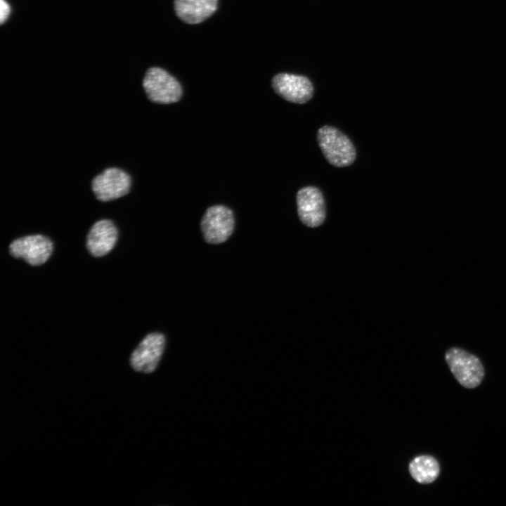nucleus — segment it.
Here are the masks:
<instances>
[{"mask_svg": "<svg viewBox=\"0 0 506 506\" xmlns=\"http://www.w3.org/2000/svg\"><path fill=\"white\" fill-rule=\"evenodd\" d=\"M317 141L326 160L336 167L351 165L356 150L350 138L337 128L324 125L317 131Z\"/></svg>", "mask_w": 506, "mask_h": 506, "instance_id": "nucleus-1", "label": "nucleus"}, {"mask_svg": "<svg viewBox=\"0 0 506 506\" xmlns=\"http://www.w3.org/2000/svg\"><path fill=\"white\" fill-rule=\"evenodd\" d=\"M446 362L455 379L467 389H474L482 382L484 368L475 355L458 347H452L445 353Z\"/></svg>", "mask_w": 506, "mask_h": 506, "instance_id": "nucleus-2", "label": "nucleus"}, {"mask_svg": "<svg viewBox=\"0 0 506 506\" xmlns=\"http://www.w3.org/2000/svg\"><path fill=\"white\" fill-rule=\"evenodd\" d=\"M131 182L130 174L125 170L109 167L93 177L90 186L97 200L107 202L129 195Z\"/></svg>", "mask_w": 506, "mask_h": 506, "instance_id": "nucleus-3", "label": "nucleus"}, {"mask_svg": "<svg viewBox=\"0 0 506 506\" xmlns=\"http://www.w3.org/2000/svg\"><path fill=\"white\" fill-rule=\"evenodd\" d=\"M143 87L148 98L158 104H170L180 100L183 91L177 79L166 70L153 67L143 79Z\"/></svg>", "mask_w": 506, "mask_h": 506, "instance_id": "nucleus-4", "label": "nucleus"}, {"mask_svg": "<svg viewBox=\"0 0 506 506\" xmlns=\"http://www.w3.org/2000/svg\"><path fill=\"white\" fill-rule=\"evenodd\" d=\"M200 226L203 238L207 243H222L226 241L233 232V213L224 205L212 206L206 210Z\"/></svg>", "mask_w": 506, "mask_h": 506, "instance_id": "nucleus-5", "label": "nucleus"}, {"mask_svg": "<svg viewBox=\"0 0 506 506\" xmlns=\"http://www.w3.org/2000/svg\"><path fill=\"white\" fill-rule=\"evenodd\" d=\"M297 213L300 221L310 228L320 226L326 217V206L320 190L313 186L299 189L296 195Z\"/></svg>", "mask_w": 506, "mask_h": 506, "instance_id": "nucleus-6", "label": "nucleus"}, {"mask_svg": "<svg viewBox=\"0 0 506 506\" xmlns=\"http://www.w3.org/2000/svg\"><path fill=\"white\" fill-rule=\"evenodd\" d=\"M53 242L42 235H31L13 240L9 246L11 254L21 258L32 266L45 263L53 252Z\"/></svg>", "mask_w": 506, "mask_h": 506, "instance_id": "nucleus-7", "label": "nucleus"}, {"mask_svg": "<svg viewBox=\"0 0 506 506\" xmlns=\"http://www.w3.org/2000/svg\"><path fill=\"white\" fill-rule=\"evenodd\" d=\"M164 346L165 337L162 333L153 332L146 335L131 355L132 368L144 373L153 372L162 356Z\"/></svg>", "mask_w": 506, "mask_h": 506, "instance_id": "nucleus-8", "label": "nucleus"}, {"mask_svg": "<svg viewBox=\"0 0 506 506\" xmlns=\"http://www.w3.org/2000/svg\"><path fill=\"white\" fill-rule=\"evenodd\" d=\"M271 84L278 95L292 103H306L313 96V86L305 76L279 73L273 77Z\"/></svg>", "mask_w": 506, "mask_h": 506, "instance_id": "nucleus-9", "label": "nucleus"}, {"mask_svg": "<svg viewBox=\"0 0 506 506\" xmlns=\"http://www.w3.org/2000/svg\"><path fill=\"white\" fill-rule=\"evenodd\" d=\"M117 235V228L111 220H99L93 223L87 234V249L93 256L103 257L114 247Z\"/></svg>", "mask_w": 506, "mask_h": 506, "instance_id": "nucleus-10", "label": "nucleus"}, {"mask_svg": "<svg viewBox=\"0 0 506 506\" xmlns=\"http://www.w3.org/2000/svg\"><path fill=\"white\" fill-rule=\"evenodd\" d=\"M174 4L177 17L190 25L203 22L218 7V0H174Z\"/></svg>", "mask_w": 506, "mask_h": 506, "instance_id": "nucleus-11", "label": "nucleus"}, {"mask_svg": "<svg viewBox=\"0 0 506 506\" xmlns=\"http://www.w3.org/2000/svg\"><path fill=\"white\" fill-rule=\"evenodd\" d=\"M412 477L420 484H431L439 475L440 466L437 460L431 455H423L415 458L409 465Z\"/></svg>", "mask_w": 506, "mask_h": 506, "instance_id": "nucleus-12", "label": "nucleus"}, {"mask_svg": "<svg viewBox=\"0 0 506 506\" xmlns=\"http://www.w3.org/2000/svg\"><path fill=\"white\" fill-rule=\"evenodd\" d=\"M11 13V8L5 0H0V22L3 24Z\"/></svg>", "mask_w": 506, "mask_h": 506, "instance_id": "nucleus-13", "label": "nucleus"}]
</instances>
